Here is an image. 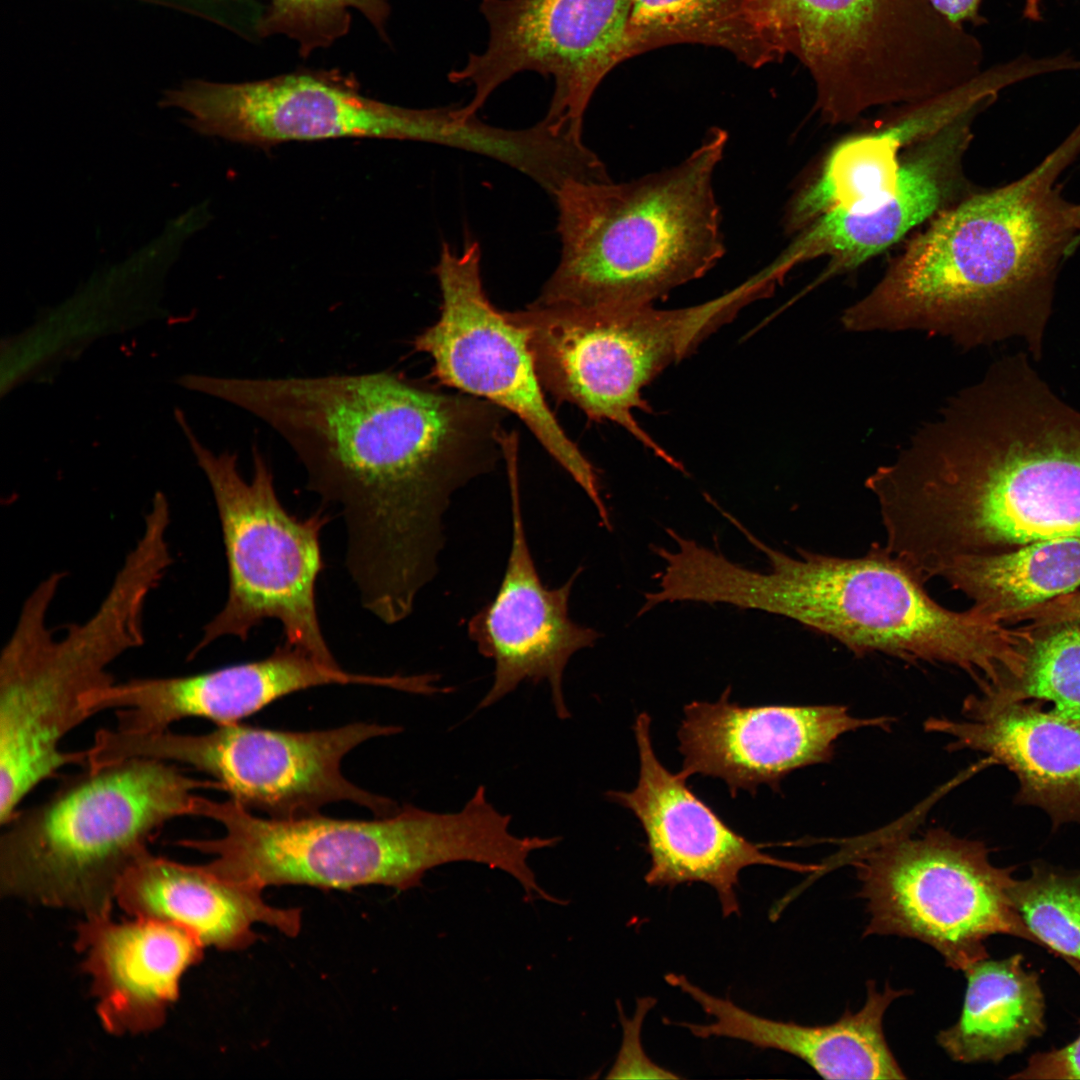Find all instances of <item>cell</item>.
I'll use <instances>...</instances> for the list:
<instances>
[{
    "instance_id": "30",
    "label": "cell",
    "mask_w": 1080,
    "mask_h": 1080,
    "mask_svg": "<svg viewBox=\"0 0 1080 1080\" xmlns=\"http://www.w3.org/2000/svg\"><path fill=\"white\" fill-rule=\"evenodd\" d=\"M980 691L1013 701H1038L1080 721V620L1036 629L1021 677Z\"/></svg>"
},
{
    "instance_id": "15",
    "label": "cell",
    "mask_w": 1080,
    "mask_h": 1080,
    "mask_svg": "<svg viewBox=\"0 0 1080 1080\" xmlns=\"http://www.w3.org/2000/svg\"><path fill=\"white\" fill-rule=\"evenodd\" d=\"M631 0H481L488 43L450 82L472 85L471 101L458 107L476 115L501 84L518 73L552 76V99L543 120L582 138L587 107L606 75L630 58Z\"/></svg>"
},
{
    "instance_id": "8",
    "label": "cell",
    "mask_w": 1080,
    "mask_h": 1080,
    "mask_svg": "<svg viewBox=\"0 0 1080 1080\" xmlns=\"http://www.w3.org/2000/svg\"><path fill=\"white\" fill-rule=\"evenodd\" d=\"M199 789L222 787L148 758L64 777L45 800L1 823V894L85 919L111 916L124 873L168 822L191 816Z\"/></svg>"
},
{
    "instance_id": "28",
    "label": "cell",
    "mask_w": 1080,
    "mask_h": 1080,
    "mask_svg": "<svg viewBox=\"0 0 1080 1080\" xmlns=\"http://www.w3.org/2000/svg\"><path fill=\"white\" fill-rule=\"evenodd\" d=\"M629 57L677 43L724 48L752 67L778 54L742 0H631Z\"/></svg>"
},
{
    "instance_id": "22",
    "label": "cell",
    "mask_w": 1080,
    "mask_h": 1080,
    "mask_svg": "<svg viewBox=\"0 0 1080 1080\" xmlns=\"http://www.w3.org/2000/svg\"><path fill=\"white\" fill-rule=\"evenodd\" d=\"M924 728L950 737L951 751L983 752L1013 772L1017 803L1043 809L1055 826L1080 823V721L979 691L960 719L929 718Z\"/></svg>"
},
{
    "instance_id": "1",
    "label": "cell",
    "mask_w": 1080,
    "mask_h": 1080,
    "mask_svg": "<svg viewBox=\"0 0 1080 1080\" xmlns=\"http://www.w3.org/2000/svg\"><path fill=\"white\" fill-rule=\"evenodd\" d=\"M184 388L274 429L304 465L307 489L341 507L347 569L364 608L407 618L437 572L454 492L489 472L502 408L387 372L288 378L184 375Z\"/></svg>"
},
{
    "instance_id": "25",
    "label": "cell",
    "mask_w": 1080,
    "mask_h": 1080,
    "mask_svg": "<svg viewBox=\"0 0 1080 1080\" xmlns=\"http://www.w3.org/2000/svg\"><path fill=\"white\" fill-rule=\"evenodd\" d=\"M263 889L222 879L202 865H188L142 854L120 879L115 902L128 915L179 927L204 947L231 951L256 940L252 927L263 923L294 937L300 910L276 908L263 900Z\"/></svg>"
},
{
    "instance_id": "4",
    "label": "cell",
    "mask_w": 1080,
    "mask_h": 1080,
    "mask_svg": "<svg viewBox=\"0 0 1080 1080\" xmlns=\"http://www.w3.org/2000/svg\"><path fill=\"white\" fill-rule=\"evenodd\" d=\"M730 521L766 556L770 570L732 565L723 584L728 604L788 617L857 655L952 665L979 687L1021 676L1032 629L1015 628L974 606L945 608L928 594L922 576L885 546L874 545L860 557L797 548L791 557L735 517Z\"/></svg>"
},
{
    "instance_id": "35",
    "label": "cell",
    "mask_w": 1080,
    "mask_h": 1080,
    "mask_svg": "<svg viewBox=\"0 0 1080 1080\" xmlns=\"http://www.w3.org/2000/svg\"><path fill=\"white\" fill-rule=\"evenodd\" d=\"M932 7L948 22L963 27L966 22L979 25L984 19L979 13L982 0H929Z\"/></svg>"
},
{
    "instance_id": "14",
    "label": "cell",
    "mask_w": 1080,
    "mask_h": 1080,
    "mask_svg": "<svg viewBox=\"0 0 1080 1080\" xmlns=\"http://www.w3.org/2000/svg\"><path fill=\"white\" fill-rule=\"evenodd\" d=\"M434 273L442 298L440 316L414 342L417 351L433 360L434 377L517 415L585 491L599 517L607 519L593 465L546 402L526 331L496 309L484 291L479 243L468 241L455 253L444 242Z\"/></svg>"
},
{
    "instance_id": "2",
    "label": "cell",
    "mask_w": 1080,
    "mask_h": 1080,
    "mask_svg": "<svg viewBox=\"0 0 1080 1080\" xmlns=\"http://www.w3.org/2000/svg\"><path fill=\"white\" fill-rule=\"evenodd\" d=\"M1031 359L996 360L883 469L888 543L928 580L960 557L1080 538V411Z\"/></svg>"
},
{
    "instance_id": "26",
    "label": "cell",
    "mask_w": 1080,
    "mask_h": 1080,
    "mask_svg": "<svg viewBox=\"0 0 1080 1080\" xmlns=\"http://www.w3.org/2000/svg\"><path fill=\"white\" fill-rule=\"evenodd\" d=\"M1021 954L979 960L965 971L961 1014L937 1034L956 1062H999L1023 1050L1045 1030L1044 995L1038 975L1024 969Z\"/></svg>"
},
{
    "instance_id": "20",
    "label": "cell",
    "mask_w": 1080,
    "mask_h": 1080,
    "mask_svg": "<svg viewBox=\"0 0 1080 1080\" xmlns=\"http://www.w3.org/2000/svg\"><path fill=\"white\" fill-rule=\"evenodd\" d=\"M326 684L391 687L392 676L350 673L283 643L261 660L185 676L114 681L90 692L92 715L114 710L115 728L130 733L169 729L186 718L239 722L293 692Z\"/></svg>"
},
{
    "instance_id": "29",
    "label": "cell",
    "mask_w": 1080,
    "mask_h": 1080,
    "mask_svg": "<svg viewBox=\"0 0 1080 1080\" xmlns=\"http://www.w3.org/2000/svg\"><path fill=\"white\" fill-rule=\"evenodd\" d=\"M906 145L896 118L877 132L841 142L814 178L818 198L827 206L848 212L881 207L899 190V152Z\"/></svg>"
},
{
    "instance_id": "34",
    "label": "cell",
    "mask_w": 1080,
    "mask_h": 1080,
    "mask_svg": "<svg viewBox=\"0 0 1080 1080\" xmlns=\"http://www.w3.org/2000/svg\"><path fill=\"white\" fill-rule=\"evenodd\" d=\"M1015 623H1025L1038 629L1059 623L1080 620V592H1072L1051 600L1012 612Z\"/></svg>"
},
{
    "instance_id": "13",
    "label": "cell",
    "mask_w": 1080,
    "mask_h": 1080,
    "mask_svg": "<svg viewBox=\"0 0 1080 1080\" xmlns=\"http://www.w3.org/2000/svg\"><path fill=\"white\" fill-rule=\"evenodd\" d=\"M400 731L398 726L364 722L307 732L239 722L217 724L203 734L171 728L130 733L114 727L100 731L96 749L105 763L148 758L190 766L212 776L243 807L270 818L310 816L338 801L356 803L384 817L397 812L398 804L348 781L340 764L362 742Z\"/></svg>"
},
{
    "instance_id": "32",
    "label": "cell",
    "mask_w": 1080,
    "mask_h": 1080,
    "mask_svg": "<svg viewBox=\"0 0 1080 1080\" xmlns=\"http://www.w3.org/2000/svg\"><path fill=\"white\" fill-rule=\"evenodd\" d=\"M360 12L387 40L388 0H269L256 24L260 37L281 34L296 41L302 57L327 48L348 33L350 10Z\"/></svg>"
},
{
    "instance_id": "12",
    "label": "cell",
    "mask_w": 1080,
    "mask_h": 1080,
    "mask_svg": "<svg viewBox=\"0 0 1080 1080\" xmlns=\"http://www.w3.org/2000/svg\"><path fill=\"white\" fill-rule=\"evenodd\" d=\"M981 841L942 828L889 833L845 856L861 882L864 936H900L933 947L965 971L988 958L985 941L1007 934L1038 944L1010 898V868L994 866Z\"/></svg>"
},
{
    "instance_id": "21",
    "label": "cell",
    "mask_w": 1080,
    "mask_h": 1080,
    "mask_svg": "<svg viewBox=\"0 0 1080 1080\" xmlns=\"http://www.w3.org/2000/svg\"><path fill=\"white\" fill-rule=\"evenodd\" d=\"M977 114H965L918 142L901 163L898 192L885 205L867 214H823L796 234L775 263L788 273L798 264L827 257L819 284L857 268L943 211L963 186V161Z\"/></svg>"
},
{
    "instance_id": "5",
    "label": "cell",
    "mask_w": 1080,
    "mask_h": 1080,
    "mask_svg": "<svg viewBox=\"0 0 1080 1080\" xmlns=\"http://www.w3.org/2000/svg\"><path fill=\"white\" fill-rule=\"evenodd\" d=\"M728 134L711 128L669 168L621 183L570 180L553 196L560 257L541 304L652 305L725 254L714 174Z\"/></svg>"
},
{
    "instance_id": "24",
    "label": "cell",
    "mask_w": 1080,
    "mask_h": 1080,
    "mask_svg": "<svg viewBox=\"0 0 1080 1080\" xmlns=\"http://www.w3.org/2000/svg\"><path fill=\"white\" fill-rule=\"evenodd\" d=\"M665 980L688 994L714 1021L677 1023L694 1036L728 1037L763 1049L783 1051L802 1059L826 1079H904L903 1070L886 1041L883 1019L890 1004L906 994L886 984L882 991L867 983V998L856 1013L846 1010L830 1024L807 1026L767 1019L716 997L685 976L670 973Z\"/></svg>"
},
{
    "instance_id": "11",
    "label": "cell",
    "mask_w": 1080,
    "mask_h": 1080,
    "mask_svg": "<svg viewBox=\"0 0 1080 1080\" xmlns=\"http://www.w3.org/2000/svg\"><path fill=\"white\" fill-rule=\"evenodd\" d=\"M175 418L210 484L221 524L228 567V597L203 628L192 659L213 641L247 640L267 619L282 625L284 643L338 665L323 636L316 607V581L324 568L320 544L329 515L300 519L280 502L273 473L257 447L253 475L246 481L235 454H214L194 434L183 412Z\"/></svg>"
},
{
    "instance_id": "18",
    "label": "cell",
    "mask_w": 1080,
    "mask_h": 1080,
    "mask_svg": "<svg viewBox=\"0 0 1080 1080\" xmlns=\"http://www.w3.org/2000/svg\"><path fill=\"white\" fill-rule=\"evenodd\" d=\"M512 538L506 569L495 597L467 622L478 652L494 662V679L478 708H487L522 682L547 681L558 718L570 717L563 674L570 658L593 647L601 634L574 622L569 598L582 568L560 587L547 588L526 537L515 467L510 468Z\"/></svg>"
},
{
    "instance_id": "27",
    "label": "cell",
    "mask_w": 1080,
    "mask_h": 1080,
    "mask_svg": "<svg viewBox=\"0 0 1080 1080\" xmlns=\"http://www.w3.org/2000/svg\"><path fill=\"white\" fill-rule=\"evenodd\" d=\"M938 577L1001 619L1080 587V538L1031 543L1009 551L957 558Z\"/></svg>"
},
{
    "instance_id": "10",
    "label": "cell",
    "mask_w": 1080,
    "mask_h": 1080,
    "mask_svg": "<svg viewBox=\"0 0 1080 1080\" xmlns=\"http://www.w3.org/2000/svg\"><path fill=\"white\" fill-rule=\"evenodd\" d=\"M762 296L760 284L748 279L686 308H585L534 301L507 315L526 331L545 391L576 405L592 420L620 425L656 456L682 469L635 420V410L650 411L642 390Z\"/></svg>"
},
{
    "instance_id": "7",
    "label": "cell",
    "mask_w": 1080,
    "mask_h": 1080,
    "mask_svg": "<svg viewBox=\"0 0 1080 1080\" xmlns=\"http://www.w3.org/2000/svg\"><path fill=\"white\" fill-rule=\"evenodd\" d=\"M192 816L224 828L215 839H181L177 845L214 856L204 864L218 877L261 889L304 884L350 889L378 884L407 890L437 866L469 861L497 868L509 847L506 820L482 790L458 812L437 813L405 805L377 819L341 820L314 814L260 818L233 799L196 794Z\"/></svg>"
},
{
    "instance_id": "3",
    "label": "cell",
    "mask_w": 1080,
    "mask_h": 1080,
    "mask_svg": "<svg viewBox=\"0 0 1080 1080\" xmlns=\"http://www.w3.org/2000/svg\"><path fill=\"white\" fill-rule=\"evenodd\" d=\"M1080 123L1019 179L937 214L862 298L848 332L921 331L972 349L1010 339L1038 361L1059 266L1080 247V203L1058 185Z\"/></svg>"
},
{
    "instance_id": "36",
    "label": "cell",
    "mask_w": 1080,
    "mask_h": 1080,
    "mask_svg": "<svg viewBox=\"0 0 1080 1080\" xmlns=\"http://www.w3.org/2000/svg\"><path fill=\"white\" fill-rule=\"evenodd\" d=\"M1042 1L1043 0H1024V17L1033 21H1039L1042 16Z\"/></svg>"
},
{
    "instance_id": "16",
    "label": "cell",
    "mask_w": 1080,
    "mask_h": 1080,
    "mask_svg": "<svg viewBox=\"0 0 1080 1080\" xmlns=\"http://www.w3.org/2000/svg\"><path fill=\"white\" fill-rule=\"evenodd\" d=\"M162 106L189 113L196 132L257 146L285 141L366 137L427 142L432 109H411L363 95L353 74L303 69L242 82H185Z\"/></svg>"
},
{
    "instance_id": "23",
    "label": "cell",
    "mask_w": 1080,
    "mask_h": 1080,
    "mask_svg": "<svg viewBox=\"0 0 1080 1080\" xmlns=\"http://www.w3.org/2000/svg\"><path fill=\"white\" fill-rule=\"evenodd\" d=\"M76 947L84 955L96 1011L106 1032L138 1035L158 1029L178 999L184 973L199 963L204 946L174 925L111 916L85 919Z\"/></svg>"
},
{
    "instance_id": "31",
    "label": "cell",
    "mask_w": 1080,
    "mask_h": 1080,
    "mask_svg": "<svg viewBox=\"0 0 1080 1080\" xmlns=\"http://www.w3.org/2000/svg\"><path fill=\"white\" fill-rule=\"evenodd\" d=\"M1010 898L1038 944L1080 962V871L1034 865Z\"/></svg>"
},
{
    "instance_id": "37",
    "label": "cell",
    "mask_w": 1080,
    "mask_h": 1080,
    "mask_svg": "<svg viewBox=\"0 0 1080 1080\" xmlns=\"http://www.w3.org/2000/svg\"><path fill=\"white\" fill-rule=\"evenodd\" d=\"M203 1H208V2H211V3H215V2L216 3H222V2L230 3V2H233V3H240V4H244V5L248 4V5H251V6H255L253 4L252 0H203Z\"/></svg>"
},
{
    "instance_id": "33",
    "label": "cell",
    "mask_w": 1080,
    "mask_h": 1080,
    "mask_svg": "<svg viewBox=\"0 0 1080 1080\" xmlns=\"http://www.w3.org/2000/svg\"><path fill=\"white\" fill-rule=\"evenodd\" d=\"M1012 1079H1080V1034L1068 1045L1034 1054Z\"/></svg>"
},
{
    "instance_id": "9",
    "label": "cell",
    "mask_w": 1080,
    "mask_h": 1080,
    "mask_svg": "<svg viewBox=\"0 0 1080 1080\" xmlns=\"http://www.w3.org/2000/svg\"><path fill=\"white\" fill-rule=\"evenodd\" d=\"M779 58L795 56L832 125L915 104L980 72L981 47L929 0H742Z\"/></svg>"
},
{
    "instance_id": "17",
    "label": "cell",
    "mask_w": 1080,
    "mask_h": 1080,
    "mask_svg": "<svg viewBox=\"0 0 1080 1080\" xmlns=\"http://www.w3.org/2000/svg\"><path fill=\"white\" fill-rule=\"evenodd\" d=\"M728 687L713 703L686 704L677 737L680 771L722 779L732 797L760 785L779 792L781 781L833 758L837 740L865 727L888 729L889 717L859 718L842 705L740 706Z\"/></svg>"
},
{
    "instance_id": "19",
    "label": "cell",
    "mask_w": 1080,
    "mask_h": 1080,
    "mask_svg": "<svg viewBox=\"0 0 1080 1080\" xmlns=\"http://www.w3.org/2000/svg\"><path fill=\"white\" fill-rule=\"evenodd\" d=\"M651 718L640 713L633 730L639 754V777L631 791H608L607 798L629 809L647 840L651 866L644 880L650 886L673 888L702 882L715 889L724 917L740 913L736 887L742 869L768 865L796 871L809 867L776 859L725 823L687 786L680 772L671 773L656 756Z\"/></svg>"
},
{
    "instance_id": "6",
    "label": "cell",
    "mask_w": 1080,
    "mask_h": 1080,
    "mask_svg": "<svg viewBox=\"0 0 1080 1080\" xmlns=\"http://www.w3.org/2000/svg\"><path fill=\"white\" fill-rule=\"evenodd\" d=\"M172 561L162 540L140 537L97 610L60 639L46 621L65 574H50L25 599L0 656V823L62 768L86 767L85 750L62 742L92 716L85 696L116 681L110 665L143 645L145 603Z\"/></svg>"
}]
</instances>
